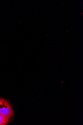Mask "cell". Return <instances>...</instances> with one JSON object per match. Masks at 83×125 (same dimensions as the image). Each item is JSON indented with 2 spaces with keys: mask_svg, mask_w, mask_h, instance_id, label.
<instances>
[{
  "mask_svg": "<svg viewBox=\"0 0 83 125\" xmlns=\"http://www.w3.org/2000/svg\"><path fill=\"white\" fill-rule=\"evenodd\" d=\"M0 113L7 117L13 116L14 112L9 102L0 97Z\"/></svg>",
  "mask_w": 83,
  "mask_h": 125,
  "instance_id": "6da1fadb",
  "label": "cell"
},
{
  "mask_svg": "<svg viewBox=\"0 0 83 125\" xmlns=\"http://www.w3.org/2000/svg\"><path fill=\"white\" fill-rule=\"evenodd\" d=\"M10 117L0 113V125H5L10 121Z\"/></svg>",
  "mask_w": 83,
  "mask_h": 125,
  "instance_id": "7a4b0ae2",
  "label": "cell"
}]
</instances>
